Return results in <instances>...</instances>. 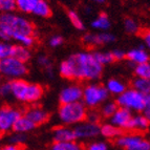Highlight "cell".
Returning a JSON list of instances; mask_svg holds the SVG:
<instances>
[{
    "instance_id": "cell-1",
    "label": "cell",
    "mask_w": 150,
    "mask_h": 150,
    "mask_svg": "<svg viewBox=\"0 0 150 150\" xmlns=\"http://www.w3.org/2000/svg\"><path fill=\"white\" fill-rule=\"evenodd\" d=\"M68 60L73 66L74 80L93 81L102 76L103 65L98 62L93 53L75 54Z\"/></svg>"
},
{
    "instance_id": "cell-2",
    "label": "cell",
    "mask_w": 150,
    "mask_h": 150,
    "mask_svg": "<svg viewBox=\"0 0 150 150\" xmlns=\"http://www.w3.org/2000/svg\"><path fill=\"white\" fill-rule=\"evenodd\" d=\"M17 35H35V26L28 19L14 13L0 14V39L8 41Z\"/></svg>"
},
{
    "instance_id": "cell-3",
    "label": "cell",
    "mask_w": 150,
    "mask_h": 150,
    "mask_svg": "<svg viewBox=\"0 0 150 150\" xmlns=\"http://www.w3.org/2000/svg\"><path fill=\"white\" fill-rule=\"evenodd\" d=\"M11 82L12 96L23 103H36L42 98L44 88L38 83H30L23 79H16Z\"/></svg>"
},
{
    "instance_id": "cell-4",
    "label": "cell",
    "mask_w": 150,
    "mask_h": 150,
    "mask_svg": "<svg viewBox=\"0 0 150 150\" xmlns=\"http://www.w3.org/2000/svg\"><path fill=\"white\" fill-rule=\"evenodd\" d=\"M87 109L84 103L75 102L68 104H61L58 115L60 121L65 125H77L86 121Z\"/></svg>"
},
{
    "instance_id": "cell-5",
    "label": "cell",
    "mask_w": 150,
    "mask_h": 150,
    "mask_svg": "<svg viewBox=\"0 0 150 150\" xmlns=\"http://www.w3.org/2000/svg\"><path fill=\"white\" fill-rule=\"evenodd\" d=\"M117 103L120 107L127 108L130 111L133 110L137 112H142L146 107V95L134 88H129L119 96Z\"/></svg>"
},
{
    "instance_id": "cell-6",
    "label": "cell",
    "mask_w": 150,
    "mask_h": 150,
    "mask_svg": "<svg viewBox=\"0 0 150 150\" xmlns=\"http://www.w3.org/2000/svg\"><path fill=\"white\" fill-rule=\"evenodd\" d=\"M28 73V67L26 63L18 60L16 58L8 57L0 60V74L2 75V77L16 80L26 76Z\"/></svg>"
},
{
    "instance_id": "cell-7",
    "label": "cell",
    "mask_w": 150,
    "mask_h": 150,
    "mask_svg": "<svg viewBox=\"0 0 150 150\" xmlns=\"http://www.w3.org/2000/svg\"><path fill=\"white\" fill-rule=\"evenodd\" d=\"M108 90L100 84H88L83 89V103L86 107L96 108L107 100Z\"/></svg>"
},
{
    "instance_id": "cell-8",
    "label": "cell",
    "mask_w": 150,
    "mask_h": 150,
    "mask_svg": "<svg viewBox=\"0 0 150 150\" xmlns=\"http://www.w3.org/2000/svg\"><path fill=\"white\" fill-rule=\"evenodd\" d=\"M115 144L125 150H150V142L139 133H123L115 140Z\"/></svg>"
},
{
    "instance_id": "cell-9",
    "label": "cell",
    "mask_w": 150,
    "mask_h": 150,
    "mask_svg": "<svg viewBox=\"0 0 150 150\" xmlns=\"http://www.w3.org/2000/svg\"><path fill=\"white\" fill-rule=\"evenodd\" d=\"M22 115L21 110L17 107L4 105L0 107V132H6L13 129L17 120Z\"/></svg>"
},
{
    "instance_id": "cell-10",
    "label": "cell",
    "mask_w": 150,
    "mask_h": 150,
    "mask_svg": "<svg viewBox=\"0 0 150 150\" xmlns=\"http://www.w3.org/2000/svg\"><path fill=\"white\" fill-rule=\"evenodd\" d=\"M115 41V37L110 33H100V34H86L83 36V44L89 48H93L99 45L108 44Z\"/></svg>"
},
{
    "instance_id": "cell-11",
    "label": "cell",
    "mask_w": 150,
    "mask_h": 150,
    "mask_svg": "<svg viewBox=\"0 0 150 150\" xmlns=\"http://www.w3.org/2000/svg\"><path fill=\"white\" fill-rule=\"evenodd\" d=\"M74 130H75L77 139H91L100 134L101 126L99 124L84 121V122L77 124Z\"/></svg>"
},
{
    "instance_id": "cell-12",
    "label": "cell",
    "mask_w": 150,
    "mask_h": 150,
    "mask_svg": "<svg viewBox=\"0 0 150 150\" xmlns=\"http://www.w3.org/2000/svg\"><path fill=\"white\" fill-rule=\"evenodd\" d=\"M83 99V88L80 85L74 84L61 90L59 100L61 104H68V103L80 102Z\"/></svg>"
},
{
    "instance_id": "cell-13",
    "label": "cell",
    "mask_w": 150,
    "mask_h": 150,
    "mask_svg": "<svg viewBox=\"0 0 150 150\" xmlns=\"http://www.w3.org/2000/svg\"><path fill=\"white\" fill-rule=\"evenodd\" d=\"M131 119H132V115L129 109L119 107L115 115L110 118V121H111V124H113L115 127L120 128L121 130H128Z\"/></svg>"
},
{
    "instance_id": "cell-14",
    "label": "cell",
    "mask_w": 150,
    "mask_h": 150,
    "mask_svg": "<svg viewBox=\"0 0 150 150\" xmlns=\"http://www.w3.org/2000/svg\"><path fill=\"white\" fill-rule=\"evenodd\" d=\"M24 115L32 121L36 126L45 124L50 120V113L40 106H32L25 110Z\"/></svg>"
},
{
    "instance_id": "cell-15",
    "label": "cell",
    "mask_w": 150,
    "mask_h": 150,
    "mask_svg": "<svg viewBox=\"0 0 150 150\" xmlns=\"http://www.w3.org/2000/svg\"><path fill=\"white\" fill-rule=\"evenodd\" d=\"M150 126V121L146 118L145 115H137L132 117L131 121H130L129 128L128 131L134 133H142L145 132L146 130L149 128Z\"/></svg>"
},
{
    "instance_id": "cell-16",
    "label": "cell",
    "mask_w": 150,
    "mask_h": 150,
    "mask_svg": "<svg viewBox=\"0 0 150 150\" xmlns=\"http://www.w3.org/2000/svg\"><path fill=\"white\" fill-rule=\"evenodd\" d=\"M53 137L55 142H70V141L77 140L75 130L70 129L66 126L56 127L53 131Z\"/></svg>"
},
{
    "instance_id": "cell-17",
    "label": "cell",
    "mask_w": 150,
    "mask_h": 150,
    "mask_svg": "<svg viewBox=\"0 0 150 150\" xmlns=\"http://www.w3.org/2000/svg\"><path fill=\"white\" fill-rule=\"evenodd\" d=\"M126 59L130 63L135 65L144 64V63H148V61H149V55L146 53V50H144L143 47L133 48L126 54Z\"/></svg>"
},
{
    "instance_id": "cell-18",
    "label": "cell",
    "mask_w": 150,
    "mask_h": 150,
    "mask_svg": "<svg viewBox=\"0 0 150 150\" xmlns=\"http://www.w3.org/2000/svg\"><path fill=\"white\" fill-rule=\"evenodd\" d=\"M36 127V125L28 118H26L24 115H22L18 119L15 125L13 126V131L16 133H25L33 130Z\"/></svg>"
},
{
    "instance_id": "cell-19",
    "label": "cell",
    "mask_w": 150,
    "mask_h": 150,
    "mask_svg": "<svg viewBox=\"0 0 150 150\" xmlns=\"http://www.w3.org/2000/svg\"><path fill=\"white\" fill-rule=\"evenodd\" d=\"M11 57H14L16 59H18V60L26 63L32 58V53H30V48L25 47L23 45L20 44L12 45V54H11Z\"/></svg>"
},
{
    "instance_id": "cell-20",
    "label": "cell",
    "mask_w": 150,
    "mask_h": 150,
    "mask_svg": "<svg viewBox=\"0 0 150 150\" xmlns=\"http://www.w3.org/2000/svg\"><path fill=\"white\" fill-rule=\"evenodd\" d=\"M101 134L106 139H109V140H115L118 139L120 135L123 134V130H121L120 128L115 127L113 124H103L101 126Z\"/></svg>"
},
{
    "instance_id": "cell-21",
    "label": "cell",
    "mask_w": 150,
    "mask_h": 150,
    "mask_svg": "<svg viewBox=\"0 0 150 150\" xmlns=\"http://www.w3.org/2000/svg\"><path fill=\"white\" fill-rule=\"evenodd\" d=\"M50 150H84V147L77 141L54 142L53 145L50 146Z\"/></svg>"
},
{
    "instance_id": "cell-22",
    "label": "cell",
    "mask_w": 150,
    "mask_h": 150,
    "mask_svg": "<svg viewBox=\"0 0 150 150\" xmlns=\"http://www.w3.org/2000/svg\"><path fill=\"white\" fill-rule=\"evenodd\" d=\"M106 88H107L108 93H112L115 96L122 95L126 90V85L122 81L118 80V79H109L106 83Z\"/></svg>"
},
{
    "instance_id": "cell-23",
    "label": "cell",
    "mask_w": 150,
    "mask_h": 150,
    "mask_svg": "<svg viewBox=\"0 0 150 150\" xmlns=\"http://www.w3.org/2000/svg\"><path fill=\"white\" fill-rule=\"evenodd\" d=\"M40 0H16L17 10L26 14H33Z\"/></svg>"
},
{
    "instance_id": "cell-24",
    "label": "cell",
    "mask_w": 150,
    "mask_h": 150,
    "mask_svg": "<svg viewBox=\"0 0 150 150\" xmlns=\"http://www.w3.org/2000/svg\"><path fill=\"white\" fill-rule=\"evenodd\" d=\"M132 88L137 89L140 93L144 95H149L150 93V79L146 78H135L132 81Z\"/></svg>"
},
{
    "instance_id": "cell-25",
    "label": "cell",
    "mask_w": 150,
    "mask_h": 150,
    "mask_svg": "<svg viewBox=\"0 0 150 150\" xmlns=\"http://www.w3.org/2000/svg\"><path fill=\"white\" fill-rule=\"evenodd\" d=\"M110 24L111 23H110L108 16L106 14H104V13H102L91 22V28L99 30H106L110 28Z\"/></svg>"
},
{
    "instance_id": "cell-26",
    "label": "cell",
    "mask_w": 150,
    "mask_h": 150,
    "mask_svg": "<svg viewBox=\"0 0 150 150\" xmlns=\"http://www.w3.org/2000/svg\"><path fill=\"white\" fill-rule=\"evenodd\" d=\"M33 14L42 18H48L52 16V8L45 0H40L36 8L34 10V12H33Z\"/></svg>"
},
{
    "instance_id": "cell-27",
    "label": "cell",
    "mask_w": 150,
    "mask_h": 150,
    "mask_svg": "<svg viewBox=\"0 0 150 150\" xmlns=\"http://www.w3.org/2000/svg\"><path fill=\"white\" fill-rule=\"evenodd\" d=\"M93 54L96 59H97L98 62L102 65L110 64V63H112L115 61L111 52H110V53H108V52H95V53H93Z\"/></svg>"
},
{
    "instance_id": "cell-28",
    "label": "cell",
    "mask_w": 150,
    "mask_h": 150,
    "mask_svg": "<svg viewBox=\"0 0 150 150\" xmlns=\"http://www.w3.org/2000/svg\"><path fill=\"white\" fill-rule=\"evenodd\" d=\"M67 16H68L69 21L71 22V24L74 25V28H77V30H83L84 28H85L84 23H83V21L81 20L80 16H79V14H78L76 11H71V10L68 11Z\"/></svg>"
},
{
    "instance_id": "cell-29",
    "label": "cell",
    "mask_w": 150,
    "mask_h": 150,
    "mask_svg": "<svg viewBox=\"0 0 150 150\" xmlns=\"http://www.w3.org/2000/svg\"><path fill=\"white\" fill-rule=\"evenodd\" d=\"M119 105L117 102H107L101 108V115L105 118H111L115 112L118 110Z\"/></svg>"
},
{
    "instance_id": "cell-30",
    "label": "cell",
    "mask_w": 150,
    "mask_h": 150,
    "mask_svg": "<svg viewBox=\"0 0 150 150\" xmlns=\"http://www.w3.org/2000/svg\"><path fill=\"white\" fill-rule=\"evenodd\" d=\"M14 40L17 41L20 45H23V46L28 48L34 46L36 43L35 37L33 35H17L14 38Z\"/></svg>"
},
{
    "instance_id": "cell-31",
    "label": "cell",
    "mask_w": 150,
    "mask_h": 150,
    "mask_svg": "<svg viewBox=\"0 0 150 150\" xmlns=\"http://www.w3.org/2000/svg\"><path fill=\"white\" fill-rule=\"evenodd\" d=\"M134 73H135V75L140 78L149 79L150 78V64L149 63H144V64L135 65Z\"/></svg>"
},
{
    "instance_id": "cell-32",
    "label": "cell",
    "mask_w": 150,
    "mask_h": 150,
    "mask_svg": "<svg viewBox=\"0 0 150 150\" xmlns=\"http://www.w3.org/2000/svg\"><path fill=\"white\" fill-rule=\"evenodd\" d=\"M16 8V0H0V13H13Z\"/></svg>"
},
{
    "instance_id": "cell-33",
    "label": "cell",
    "mask_w": 150,
    "mask_h": 150,
    "mask_svg": "<svg viewBox=\"0 0 150 150\" xmlns=\"http://www.w3.org/2000/svg\"><path fill=\"white\" fill-rule=\"evenodd\" d=\"M124 28H125L126 32L129 33V34H135V33L140 32L138 23L131 18H126L124 20Z\"/></svg>"
},
{
    "instance_id": "cell-34",
    "label": "cell",
    "mask_w": 150,
    "mask_h": 150,
    "mask_svg": "<svg viewBox=\"0 0 150 150\" xmlns=\"http://www.w3.org/2000/svg\"><path fill=\"white\" fill-rule=\"evenodd\" d=\"M11 54H12V45L5 42H0V60L11 57Z\"/></svg>"
},
{
    "instance_id": "cell-35",
    "label": "cell",
    "mask_w": 150,
    "mask_h": 150,
    "mask_svg": "<svg viewBox=\"0 0 150 150\" xmlns=\"http://www.w3.org/2000/svg\"><path fill=\"white\" fill-rule=\"evenodd\" d=\"M38 61V64L42 66V67L46 68V69H50V68H53L52 67V61H50V58L47 57V56H39L37 59Z\"/></svg>"
},
{
    "instance_id": "cell-36",
    "label": "cell",
    "mask_w": 150,
    "mask_h": 150,
    "mask_svg": "<svg viewBox=\"0 0 150 150\" xmlns=\"http://www.w3.org/2000/svg\"><path fill=\"white\" fill-rule=\"evenodd\" d=\"M86 150H108V146L104 142H95L90 143Z\"/></svg>"
},
{
    "instance_id": "cell-37",
    "label": "cell",
    "mask_w": 150,
    "mask_h": 150,
    "mask_svg": "<svg viewBox=\"0 0 150 150\" xmlns=\"http://www.w3.org/2000/svg\"><path fill=\"white\" fill-rule=\"evenodd\" d=\"M100 117L101 115L100 113H98L97 111L95 110H91L90 112H87V117H86V121L90 123H95V124H99L100 122Z\"/></svg>"
},
{
    "instance_id": "cell-38",
    "label": "cell",
    "mask_w": 150,
    "mask_h": 150,
    "mask_svg": "<svg viewBox=\"0 0 150 150\" xmlns=\"http://www.w3.org/2000/svg\"><path fill=\"white\" fill-rule=\"evenodd\" d=\"M12 95V88H11V82H5L0 85V96L8 97Z\"/></svg>"
},
{
    "instance_id": "cell-39",
    "label": "cell",
    "mask_w": 150,
    "mask_h": 150,
    "mask_svg": "<svg viewBox=\"0 0 150 150\" xmlns=\"http://www.w3.org/2000/svg\"><path fill=\"white\" fill-rule=\"evenodd\" d=\"M63 38L59 35H56L53 36V37L50 39V45L52 47H58V46H60V45L63 44Z\"/></svg>"
},
{
    "instance_id": "cell-40",
    "label": "cell",
    "mask_w": 150,
    "mask_h": 150,
    "mask_svg": "<svg viewBox=\"0 0 150 150\" xmlns=\"http://www.w3.org/2000/svg\"><path fill=\"white\" fill-rule=\"evenodd\" d=\"M140 35L143 38V40L145 42V44L147 45V47L150 48V30L149 28H145V30H140Z\"/></svg>"
},
{
    "instance_id": "cell-41",
    "label": "cell",
    "mask_w": 150,
    "mask_h": 150,
    "mask_svg": "<svg viewBox=\"0 0 150 150\" xmlns=\"http://www.w3.org/2000/svg\"><path fill=\"white\" fill-rule=\"evenodd\" d=\"M25 140V137L23 133H16V134H14L11 138V142L13 143V144H19V145H21V143H23Z\"/></svg>"
},
{
    "instance_id": "cell-42",
    "label": "cell",
    "mask_w": 150,
    "mask_h": 150,
    "mask_svg": "<svg viewBox=\"0 0 150 150\" xmlns=\"http://www.w3.org/2000/svg\"><path fill=\"white\" fill-rule=\"evenodd\" d=\"M113 55V58H115V61H120V60H123L124 58H126V54L121 50H115L111 52Z\"/></svg>"
},
{
    "instance_id": "cell-43",
    "label": "cell",
    "mask_w": 150,
    "mask_h": 150,
    "mask_svg": "<svg viewBox=\"0 0 150 150\" xmlns=\"http://www.w3.org/2000/svg\"><path fill=\"white\" fill-rule=\"evenodd\" d=\"M143 112L146 115V118L150 121V93L146 96V107Z\"/></svg>"
},
{
    "instance_id": "cell-44",
    "label": "cell",
    "mask_w": 150,
    "mask_h": 150,
    "mask_svg": "<svg viewBox=\"0 0 150 150\" xmlns=\"http://www.w3.org/2000/svg\"><path fill=\"white\" fill-rule=\"evenodd\" d=\"M0 150H24V149L19 144H11V145H6L4 147H2Z\"/></svg>"
},
{
    "instance_id": "cell-45",
    "label": "cell",
    "mask_w": 150,
    "mask_h": 150,
    "mask_svg": "<svg viewBox=\"0 0 150 150\" xmlns=\"http://www.w3.org/2000/svg\"><path fill=\"white\" fill-rule=\"evenodd\" d=\"M93 1H95V2H97V3H104L105 2V0H93Z\"/></svg>"
},
{
    "instance_id": "cell-46",
    "label": "cell",
    "mask_w": 150,
    "mask_h": 150,
    "mask_svg": "<svg viewBox=\"0 0 150 150\" xmlns=\"http://www.w3.org/2000/svg\"><path fill=\"white\" fill-rule=\"evenodd\" d=\"M1 84H2V75L0 74V85H1Z\"/></svg>"
},
{
    "instance_id": "cell-47",
    "label": "cell",
    "mask_w": 150,
    "mask_h": 150,
    "mask_svg": "<svg viewBox=\"0 0 150 150\" xmlns=\"http://www.w3.org/2000/svg\"><path fill=\"white\" fill-rule=\"evenodd\" d=\"M1 137H2V135H1V132H0V141H1Z\"/></svg>"
},
{
    "instance_id": "cell-48",
    "label": "cell",
    "mask_w": 150,
    "mask_h": 150,
    "mask_svg": "<svg viewBox=\"0 0 150 150\" xmlns=\"http://www.w3.org/2000/svg\"><path fill=\"white\" fill-rule=\"evenodd\" d=\"M149 64H150V63H149Z\"/></svg>"
},
{
    "instance_id": "cell-49",
    "label": "cell",
    "mask_w": 150,
    "mask_h": 150,
    "mask_svg": "<svg viewBox=\"0 0 150 150\" xmlns=\"http://www.w3.org/2000/svg\"><path fill=\"white\" fill-rule=\"evenodd\" d=\"M149 79H150V78H149Z\"/></svg>"
}]
</instances>
